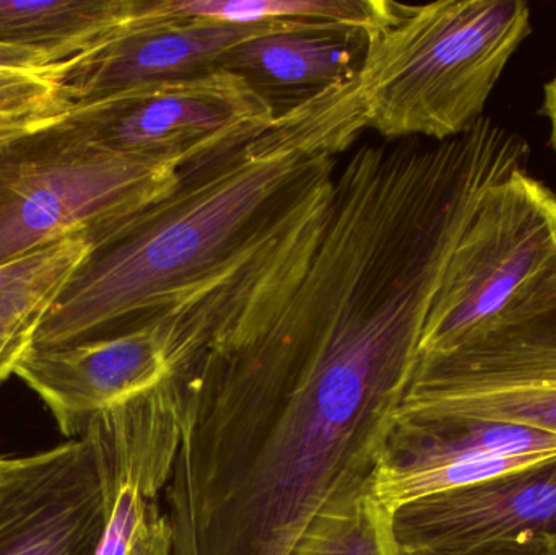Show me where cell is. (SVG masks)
Wrapping results in <instances>:
<instances>
[{
    "mask_svg": "<svg viewBox=\"0 0 556 555\" xmlns=\"http://www.w3.org/2000/svg\"><path fill=\"white\" fill-rule=\"evenodd\" d=\"M288 22L228 25L163 13L160 0H143L126 25L75 58L55 62L72 106L123 91L188 80L218 71L222 59L241 42Z\"/></svg>",
    "mask_w": 556,
    "mask_h": 555,
    "instance_id": "ba28073f",
    "label": "cell"
},
{
    "mask_svg": "<svg viewBox=\"0 0 556 555\" xmlns=\"http://www.w3.org/2000/svg\"><path fill=\"white\" fill-rule=\"evenodd\" d=\"M20 462H22V458L0 455V484L9 478L10 472L20 465Z\"/></svg>",
    "mask_w": 556,
    "mask_h": 555,
    "instance_id": "603a6c76",
    "label": "cell"
},
{
    "mask_svg": "<svg viewBox=\"0 0 556 555\" xmlns=\"http://www.w3.org/2000/svg\"><path fill=\"white\" fill-rule=\"evenodd\" d=\"M365 129L355 78L182 169L168 195L91 241L29 348L162 326L192 370L256 338L303 280L329 224L337 156Z\"/></svg>",
    "mask_w": 556,
    "mask_h": 555,
    "instance_id": "6da1fadb",
    "label": "cell"
},
{
    "mask_svg": "<svg viewBox=\"0 0 556 555\" xmlns=\"http://www.w3.org/2000/svg\"><path fill=\"white\" fill-rule=\"evenodd\" d=\"M290 555H401L394 512L371 484L340 495L314 517Z\"/></svg>",
    "mask_w": 556,
    "mask_h": 555,
    "instance_id": "2e32d148",
    "label": "cell"
},
{
    "mask_svg": "<svg viewBox=\"0 0 556 555\" xmlns=\"http://www.w3.org/2000/svg\"><path fill=\"white\" fill-rule=\"evenodd\" d=\"M106 497L87 437L35 455L0 484V555H97Z\"/></svg>",
    "mask_w": 556,
    "mask_h": 555,
    "instance_id": "8fae6325",
    "label": "cell"
},
{
    "mask_svg": "<svg viewBox=\"0 0 556 555\" xmlns=\"http://www.w3.org/2000/svg\"><path fill=\"white\" fill-rule=\"evenodd\" d=\"M29 348V339L13 335L0 328V383L5 381L15 370L16 362L20 361L26 349Z\"/></svg>",
    "mask_w": 556,
    "mask_h": 555,
    "instance_id": "44dd1931",
    "label": "cell"
},
{
    "mask_svg": "<svg viewBox=\"0 0 556 555\" xmlns=\"http://www.w3.org/2000/svg\"><path fill=\"white\" fill-rule=\"evenodd\" d=\"M544 111L552 124L551 143L556 150V74L555 77L545 85Z\"/></svg>",
    "mask_w": 556,
    "mask_h": 555,
    "instance_id": "7402d4cb",
    "label": "cell"
},
{
    "mask_svg": "<svg viewBox=\"0 0 556 555\" xmlns=\"http://www.w3.org/2000/svg\"><path fill=\"white\" fill-rule=\"evenodd\" d=\"M130 555H172V533L165 515L150 521Z\"/></svg>",
    "mask_w": 556,
    "mask_h": 555,
    "instance_id": "ffe728a7",
    "label": "cell"
},
{
    "mask_svg": "<svg viewBox=\"0 0 556 555\" xmlns=\"http://www.w3.org/2000/svg\"><path fill=\"white\" fill-rule=\"evenodd\" d=\"M531 29L522 0H375L356 77L368 129L433 142L466 133Z\"/></svg>",
    "mask_w": 556,
    "mask_h": 555,
    "instance_id": "7a4b0ae2",
    "label": "cell"
},
{
    "mask_svg": "<svg viewBox=\"0 0 556 555\" xmlns=\"http://www.w3.org/2000/svg\"><path fill=\"white\" fill-rule=\"evenodd\" d=\"M556 279V192L516 169L480 195L431 303L420 355L463 341Z\"/></svg>",
    "mask_w": 556,
    "mask_h": 555,
    "instance_id": "5b68a950",
    "label": "cell"
},
{
    "mask_svg": "<svg viewBox=\"0 0 556 555\" xmlns=\"http://www.w3.org/2000/svg\"><path fill=\"white\" fill-rule=\"evenodd\" d=\"M162 7L168 16L243 26L314 22L368 29L375 18V0H162Z\"/></svg>",
    "mask_w": 556,
    "mask_h": 555,
    "instance_id": "e0dca14e",
    "label": "cell"
},
{
    "mask_svg": "<svg viewBox=\"0 0 556 555\" xmlns=\"http://www.w3.org/2000/svg\"><path fill=\"white\" fill-rule=\"evenodd\" d=\"M71 108L55 64L39 68L0 65V146L54 126Z\"/></svg>",
    "mask_w": 556,
    "mask_h": 555,
    "instance_id": "ac0fdd59",
    "label": "cell"
},
{
    "mask_svg": "<svg viewBox=\"0 0 556 555\" xmlns=\"http://www.w3.org/2000/svg\"><path fill=\"white\" fill-rule=\"evenodd\" d=\"M397 416H463L556 436V279L447 351L420 355Z\"/></svg>",
    "mask_w": 556,
    "mask_h": 555,
    "instance_id": "277c9868",
    "label": "cell"
},
{
    "mask_svg": "<svg viewBox=\"0 0 556 555\" xmlns=\"http://www.w3.org/2000/svg\"><path fill=\"white\" fill-rule=\"evenodd\" d=\"M143 0H0V42L64 62L126 25Z\"/></svg>",
    "mask_w": 556,
    "mask_h": 555,
    "instance_id": "5bb4252c",
    "label": "cell"
},
{
    "mask_svg": "<svg viewBox=\"0 0 556 555\" xmlns=\"http://www.w3.org/2000/svg\"><path fill=\"white\" fill-rule=\"evenodd\" d=\"M366 41L363 26L288 22L231 49L218 71L243 80L277 117L355 80Z\"/></svg>",
    "mask_w": 556,
    "mask_h": 555,
    "instance_id": "4fadbf2b",
    "label": "cell"
},
{
    "mask_svg": "<svg viewBox=\"0 0 556 555\" xmlns=\"http://www.w3.org/2000/svg\"><path fill=\"white\" fill-rule=\"evenodd\" d=\"M276 114L225 71L72 106L61 121L98 149L182 169L250 142Z\"/></svg>",
    "mask_w": 556,
    "mask_h": 555,
    "instance_id": "8992f818",
    "label": "cell"
},
{
    "mask_svg": "<svg viewBox=\"0 0 556 555\" xmlns=\"http://www.w3.org/2000/svg\"><path fill=\"white\" fill-rule=\"evenodd\" d=\"M181 172L98 149L59 121L0 146V264L68 237L88 241L178 186Z\"/></svg>",
    "mask_w": 556,
    "mask_h": 555,
    "instance_id": "3957f363",
    "label": "cell"
},
{
    "mask_svg": "<svg viewBox=\"0 0 556 555\" xmlns=\"http://www.w3.org/2000/svg\"><path fill=\"white\" fill-rule=\"evenodd\" d=\"M191 370L162 326L62 349H26L13 375L38 394L68 440L104 411L179 380Z\"/></svg>",
    "mask_w": 556,
    "mask_h": 555,
    "instance_id": "9c48e42d",
    "label": "cell"
},
{
    "mask_svg": "<svg viewBox=\"0 0 556 555\" xmlns=\"http://www.w3.org/2000/svg\"><path fill=\"white\" fill-rule=\"evenodd\" d=\"M548 555H556V540L548 541Z\"/></svg>",
    "mask_w": 556,
    "mask_h": 555,
    "instance_id": "cb8c5ba5",
    "label": "cell"
},
{
    "mask_svg": "<svg viewBox=\"0 0 556 555\" xmlns=\"http://www.w3.org/2000/svg\"><path fill=\"white\" fill-rule=\"evenodd\" d=\"M401 553L459 554L521 538L556 540V456L394 512Z\"/></svg>",
    "mask_w": 556,
    "mask_h": 555,
    "instance_id": "7c38bea8",
    "label": "cell"
},
{
    "mask_svg": "<svg viewBox=\"0 0 556 555\" xmlns=\"http://www.w3.org/2000/svg\"><path fill=\"white\" fill-rule=\"evenodd\" d=\"M90 248L84 235L0 264V328L29 339Z\"/></svg>",
    "mask_w": 556,
    "mask_h": 555,
    "instance_id": "9a60e30c",
    "label": "cell"
},
{
    "mask_svg": "<svg viewBox=\"0 0 556 555\" xmlns=\"http://www.w3.org/2000/svg\"><path fill=\"white\" fill-rule=\"evenodd\" d=\"M401 555H548V540L538 537L521 538L509 543L489 544L479 550L467 551L459 554H410Z\"/></svg>",
    "mask_w": 556,
    "mask_h": 555,
    "instance_id": "d6986e66",
    "label": "cell"
},
{
    "mask_svg": "<svg viewBox=\"0 0 556 555\" xmlns=\"http://www.w3.org/2000/svg\"><path fill=\"white\" fill-rule=\"evenodd\" d=\"M556 456V436L463 416H397L371 479L391 512Z\"/></svg>",
    "mask_w": 556,
    "mask_h": 555,
    "instance_id": "52a82bcc",
    "label": "cell"
},
{
    "mask_svg": "<svg viewBox=\"0 0 556 555\" xmlns=\"http://www.w3.org/2000/svg\"><path fill=\"white\" fill-rule=\"evenodd\" d=\"M97 456L106 521L97 555H130L160 514L181 439V387L168 381L98 414L84 433Z\"/></svg>",
    "mask_w": 556,
    "mask_h": 555,
    "instance_id": "30bf717a",
    "label": "cell"
}]
</instances>
